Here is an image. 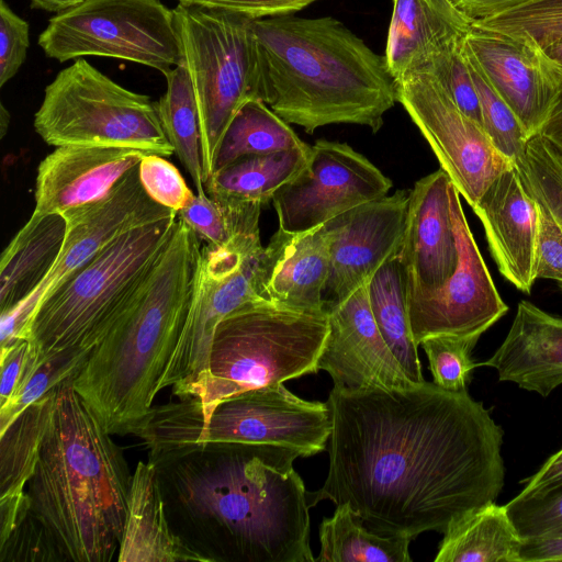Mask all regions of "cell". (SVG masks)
Wrapping results in <instances>:
<instances>
[{
    "instance_id": "54",
    "label": "cell",
    "mask_w": 562,
    "mask_h": 562,
    "mask_svg": "<svg viewBox=\"0 0 562 562\" xmlns=\"http://www.w3.org/2000/svg\"><path fill=\"white\" fill-rule=\"evenodd\" d=\"M562 153V150H560Z\"/></svg>"
},
{
    "instance_id": "5",
    "label": "cell",
    "mask_w": 562,
    "mask_h": 562,
    "mask_svg": "<svg viewBox=\"0 0 562 562\" xmlns=\"http://www.w3.org/2000/svg\"><path fill=\"white\" fill-rule=\"evenodd\" d=\"M201 249V238L178 217L145 284L74 379L111 435L130 434L153 407L187 321Z\"/></svg>"
},
{
    "instance_id": "19",
    "label": "cell",
    "mask_w": 562,
    "mask_h": 562,
    "mask_svg": "<svg viewBox=\"0 0 562 562\" xmlns=\"http://www.w3.org/2000/svg\"><path fill=\"white\" fill-rule=\"evenodd\" d=\"M463 52L514 111L529 138L541 133L562 77L540 50L507 35L471 25Z\"/></svg>"
},
{
    "instance_id": "6",
    "label": "cell",
    "mask_w": 562,
    "mask_h": 562,
    "mask_svg": "<svg viewBox=\"0 0 562 562\" xmlns=\"http://www.w3.org/2000/svg\"><path fill=\"white\" fill-rule=\"evenodd\" d=\"M328 330L327 312H296L268 301L245 305L216 326L201 386L170 409L203 425L224 400L316 373Z\"/></svg>"
},
{
    "instance_id": "17",
    "label": "cell",
    "mask_w": 562,
    "mask_h": 562,
    "mask_svg": "<svg viewBox=\"0 0 562 562\" xmlns=\"http://www.w3.org/2000/svg\"><path fill=\"white\" fill-rule=\"evenodd\" d=\"M408 201L409 191L397 190L324 224L331 239L329 273L323 291L326 312L369 283L383 263L400 254Z\"/></svg>"
},
{
    "instance_id": "20",
    "label": "cell",
    "mask_w": 562,
    "mask_h": 562,
    "mask_svg": "<svg viewBox=\"0 0 562 562\" xmlns=\"http://www.w3.org/2000/svg\"><path fill=\"white\" fill-rule=\"evenodd\" d=\"M145 154L123 147H56L38 165L32 214H64L102 200Z\"/></svg>"
},
{
    "instance_id": "22",
    "label": "cell",
    "mask_w": 562,
    "mask_h": 562,
    "mask_svg": "<svg viewBox=\"0 0 562 562\" xmlns=\"http://www.w3.org/2000/svg\"><path fill=\"white\" fill-rule=\"evenodd\" d=\"M499 273L529 294L535 277L538 203L514 165L498 175L472 207Z\"/></svg>"
},
{
    "instance_id": "23",
    "label": "cell",
    "mask_w": 562,
    "mask_h": 562,
    "mask_svg": "<svg viewBox=\"0 0 562 562\" xmlns=\"http://www.w3.org/2000/svg\"><path fill=\"white\" fill-rule=\"evenodd\" d=\"M330 240L325 225L300 233L278 228L263 250L268 300L296 312H326L323 291L329 273Z\"/></svg>"
},
{
    "instance_id": "15",
    "label": "cell",
    "mask_w": 562,
    "mask_h": 562,
    "mask_svg": "<svg viewBox=\"0 0 562 562\" xmlns=\"http://www.w3.org/2000/svg\"><path fill=\"white\" fill-rule=\"evenodd\" d=\"M392 181L346 143L318 139L307 165L272 196L279 228L307 232L387 195Z\"/></svg>"
},
{
    "instance_id": "34",
    "label": "cell",
    "mask_w": 562,
    "mask_h": 562,
    "mask_svg": "<svg viewBox=\"0 0 562 562\" xmlns=\"http://www.w3.org/2000/svg\"><path fill=\"white\" fill-rule=\"evenodd\" d=\"M284 120L263 101L243 104L227 126L214 160L213 173L235 160L305 146ZM213 176V175H212Z\"/></svg>"
},
{
    "instance_id": "16",
    "label": "cell",
    "mask_w": 562,
    "mask_h": 562,
    "mask_svg": "<svg viewBox=\"0 0 562 562\" xmlns=\"http://www.w3.org/2000/svg\"><path fill=\"white\" fill-rule=\"evenodd\" d=\"M449 195L458 263L440 288L407 290L409 324L417 345L435 335L481 336L508 311L479 250L453 183Z\"/></svg>"
},
{
    "instance_id": "21",
    "label": "cell",
    "mask_w": 562,
    "mask_h": 562,
    "mask_svg": "<svg viewBox=\"0 0 562 562\" xmlns=\"http://www.w3.org/2000/svg\"><path fill=\"white\" fill-rule=\"evenodd\" d=\"M441 168L417 180L409 191L406 231L398 257L407 290L440 288L458 263L449 189Z\"/></svg>"
},
{
    "instance_id": "7",
    "label": "cell",
    "mask_w": 562,
    "mask_h": 562,
    "mask_svg": "<svg viewBox=\"0 0 562 562\" xmlns=\"http://www.w3.org/2000/svg\"><path fill=\"white\" fill-rule=\"evenodd\" d=\"M177 220L125 232L43 299L26 337L36 366L66 350H93L145 284Z\"/></svg>"
},
{
    "instance_id": "47",
    "label": "cell",
    "mask_w": 562,
    "mask_h": 562,
    "mask_svg": "<svg viewBox=\"0 0 562 562\" xmlns=\"http://www.w3.org/2000/svg\"><path fill=\"white\" fill-rule=\"evenodd\" d=\"M525 484L519 496H528L543 492L562 483V449L551 456L543 465L530 477L521 481Z\"/></svg>"
},
{
    "instance_id": "29",
    "label": "cell",
    "mask_w": 562,
    "mask_h": 562,
    "mask_svg": "<svg viewBox=\"0 0 562 562\" xmlns=\"http://www.w3.org/2000/svg\"><path fill=\"white\" fill-rule=\"evenodd\" d=\"M311 147L306 144L300 148L239 158L214 172L205 191L221 204L263 205L307 165Z\"/></svg>"
},
{
    "instance_id": "37",
    "label": "cell",
    "mask_w": 562,
    "mask_h": 562,
    "mask_svg": "<svg viewBox=\"0 0 562 562\" xmlns=\"http://www.w3.org/2000/svg\"><path fill=\"white\" fill-rule=\"evenodd\" d=\"M92 350L70 349L41 361L23 380L10 402L0 407V434L30 405L53 391L67 379H75Z\"/></svg>"
},
{
    "instance_id": "44",
    "label": "cell",
    "mask_w": 562,
    "mask_h": 562,
    "mask_svg": "<svg viewBox=\"0 0 562 562\" xmlns=\"http://www.w3.org/2000/svg\"><path fill=\"white\" fill-rule=\"evenodd\" d=\"M537 203L535 277L554 280L562 285V228L551 212L542 203Z\"/></svg>"
},
{
    "instance_id": "40",
    "label": "cell",
    "mask_w": 562,
    "mask_h": 562,
    "mask_svg": "<svg viewBox=\"0 0 562 562\" xmlns=\"http://www.w3.org/2000/svg\"><path fill=\"white\" fill-rule=\"evenodd\" d=\"M505 507L521 540L562 535V483L532 495H517Z\"/></svg>"
},
{
    "instance_id": "30",
    "label": "cell",
    "mask_w": 562,
    "mask_h": 562,
    "mask_svg": "<svg viewBox=\"0 0 562 562\" xmlns=\"http://www.w3.org/2000/svg\"><path fill=\"white\" fill-rule=\"evenodd\" d=\"M435 562H518L521 539L505 505L469 513L443 533Z\"/></svg>"
},
{
    "instance_id": "51",
    "label": "cell",
    "mask_w": 562,
    "mask_h": 562,
    "mask_svg": "<svg viewBox=\"0 0 562 562\" xmlns=\"http://www.w3.org/2000/svg\"><path fill=\"white\" fill-rule=\"evenodd\" d=\"M32 9H40L47 12L60 13L68 10L83 0H30Z\"/></svg>"
},
{
    "instance_id": "31",
    "label": "cell",
    "mask_w": 562,
    "mask_h": 562,
    "mask_svg": "<svg viewBox=\"0 0 562 562\" xmlns=\"http://www.w3.org/2000/svg\"><path fill=\"white\" fill-rule=\"evenodd\" d=\"M372 315L387 346L414 383L424 382L408 317L407 282L397 256L389 259L368 283Z\"/></svg>"
},
{
    "instance_id": "45",
    "label": "cell",
    "mask_w": 562,
    "mask_h": 562,
    "mask_svg": "<svg viewBox=\"0 0 562 562\" xmlns=\"http://www.w3.org/2000/svg\"><path fill=\"white\" fill-rule=\"evenodd\" d=\"M187 5L220 9L258 20L293 14L317 0H178Z\"/></svg>"
},
{
    "instance_id": "18",
    "label": "cell",
    "mask_w": 562,
    "mask_h": 562,
    "mask_svg": "<svg viewBox=\"0 0 562 562\" xmlns=\"http://www.w3.org/2000/svg\"><path fill=\"white\" fill-rule=\"evenodd\" d=\"M329 330L318 370L333 379L334 389L404 390L416 385L384 340L372 315L368 283L327 310Z\"/></svg>"
},
{
    "instance_id": "39",
    "label": "cell",
    "mask_w": 562,
    "mask_h": 562,
    "mask_svg": "<svg viewBox=\"0 0 562 562\" xmlns=\"http://www.w3.org/2000/svg\"><path fill=\"white\" fill-rule=\"evenodd\" d=\"M480 337L435 335L422 340L436 385L451 392L467 390L470 372L477 367L471 353Z\"/></svg>"
},
{
    "instance_id": "53",
    "label": "cell",
    "mask_w": 562,
    "mask_h": 562,
    "mask_svg": "<svg viewBox=\"0 0 562 562\" xmlns=\"http://www.w3.org/2000/svg\"><path fill=\"white\" fill-rule=\"evenodd\" d=\"M0 108H1L0 122H1V131H2V135H3L7 130V126L9 125L10 114L3 104H1Z\"/></svg>"
},
{
    "instance_id": "13",
    "label": "cell",
    "mask_w": 562,
    "mask_h": 562,
    "mask_svg": "<svg viewBox=\"0 0 562 562\" xmlns=\"http://www.w3.org/2000/svg\"><path fill=\"white\" fill-rule=\"evenodd\" d=\"M177 212L153 201L145 192L138 166L102 200L61 214L67 234L57 262L25 300L0 316V350L26 339L29 325L40 303L125 232Z\"/></svg>"
},
{
    "instance_id": "10",
    "label": "cell",
    "mask_w": 562,
    "mask_h": 562,
    "mask_svg": "<svg viewBox=\"0 0 562 562\" xmlns=\"http://www.w3.org/2000/svg\"><path fill=\"white\" fill-rule=\"evenodd\" d=\"M34 128L48 145L123 147L175 154L157 102L114 82L83 58L60 70L45 88Z\"/></svg>"
},
{
    "instance_id": "2",
    "label": "cell",
    "mask_w": 562,
    "mask_h": 562,
    "mask_svg": "<svg viewBox=\"0 0 562 562\" xmlns=\"http://www.w3.org/2000/svg\"><path fill=\"white\" fill-rule=\"evenodd\" d=\"M203 460L171 465L177 498L206 526L216 561L312 562L310 501L293 463L274 445L221 442Z\"/></svg>"
},
{
    "instance_id": "3",
    "label": "cell",
    "mask_w": 562,
    "mask_h": 562,
    "mask_svg": "<svg viewBox=\"0 0 562 562\" xmlns=\"http://www.w3.org/2000/svg\"><path fill=\"white\" fill-rule=\"evenodd\" d=\"M55 402L34 473L27 519L58 559L110 562L119 553L132 476L120 448L74 387Z\"/></svg>"
},
{
    "instance_id": "38",
    "label": "cell",
    "mask_w": 562,
    "mask_h": 562,
    "mask_svg": "<svg viewBox=\"0 0 562 562\" xmlns=\"http://www.w3.org/2000/svg\"><path fill=\"white\" fill-rule=\"evenodd\" d=\"M465 58L477 91L483 128L493 145L515 164L525 155L529 136L514 111L496 92L481 69L470 58Z\"/></svg>"
},
{
    "instance_id": "12",
    "label": "cell",
    "mask_w": 562,
    "mask_h": 562,
    "mask_svg": "<svg viewBox=\"0 0 562 562\" xmlns=\"http://www.w3.org/2000/svg\"><path fill=\"white\" fill-rule=\"evenodd\" d=\"M38 45L59 63L112 57L164 76L182 61L173 9L160 0H83L50 18Z\"/></svg>"
},
{
    "instance_id": "48",
    "label": "cell",
    "mask_w": 562,
    "mask_h": 562,
    "mask_svg": "<svg viewBox=\"0 0 562 562\" xmlns=\"http://www.w3.org/2000/svg\"><path fill=\"white\" fill-rule=\"evenodd\" d=\"M562 561V535L521 540L518 562Z\"/></svg>"
},
{
    "instance_id": "42",
    "label": "cell",
    "mask_w": 562,
    "mask_h": 562,
    "mask_svg": "<svg viewBox=\"0 0 562 562\" xmlns=\"http://www.w3.org/2000/svg\"><path fill=\"white\" fill-rule=\"evenodd\" d=\"M138 177L153 201L177 213L194 196L179 170L164 156L145 154L138 165Z\"/></svg>"
},
{
    "instance_id": "50",
    "label": "cell",
    "mask_w": 562,
    "mask_h": 562,
    "mask_svg": "<svg viewBox=\"0 0 562 562\" xmlns=\"http://www.w3.org/2000/svg\"><path fill=\"white\" fill-rule=\"evenodd\" d=\"M540 134L559 150H562V85L555 104Z\"/></svg>"
},
{
    "instance_id": "33",
    "label": "cell",
    "mask_w": 562,
    "mask_h": 562,
    "mask_svg": "<svg viewBox=\"0 0 562 562\" xmlns=\"http://www.w3.org/2000/svg\"><path fill=\"white\" fill-rule=\"evenodd\" d=\"M165 77L167 90L157 102L160 123L175 154L191 177L196 193H205L199 112L183 60Z\"/></svg>"
},
{
    "instance_id": "43",
    "label": "cell",
    "mask_w": 562,
    "mask_h": 562,
    "mask_svg": "<svg viewBox=\"0 0 562 562\" xmlns=\"http://www.w3.org/2000/svg\"><path fill=\"white\" fill-rule=\"evenodd\" d=\"M29 23L0 0V87L20 70L30 46Z\"/></svg>"
},
{
    "instance_id": "41",
    "label": "cell",
    "mask_w": 562,
    "mask_h": 562,
    "mask_svg": "<svg viewBox=\"0 0 562 562\" xmlns=\"http://www.w3.org/2000/svg\"><path fill=\"white\" fill-rule=\"evenodd\" d=\"M463 41L453 48L436 56L419 72L432 76L456 105L483 127L480 100L463 53Z\"/></svg>"
},
{
    "instance_id": "26",
    "label": "cell",
    "mask_w": 562,
    "mask_h": 562,
    "mask_svg": "<svg viewBox=\"0 0 562 562\" xmlns=\"http://www.w3.org/2000/svg\"><path fill=\"white\" fill-rule=\"evenodd\" d=\"M117 561H213L209 555L189 547L172 531L167 519L159 469L149 461H138L132 474Z\"/></svg>"
},
{
    "instance_id": "14",
    "label": "cell",
    "mask_w": 562,
    "mask_h": 562,
    "mask_svg": "<svg viewBox=\"0 0 562 562\" xmlns=\"http://www.w3.org/2000/svg\"><path fill=\"white\" fill-rule=\"evenodd\" d=\"M400 102L436 155L440 168L473 207L490 183L515 164L465 115L441 85L418 72L395 80Z\"/></svg>"
},
{
    "instance_id": "32",
    "label": "cell",
    "mask_w": 562,
    "mask_h": 562,
    "mask_svg": "<svg viewBox=\"0 0 562 562\" xmlns=\"http://www.w3.org/2000/svg\"><path fill=\"white\" fill-rule=\"evenodd\" d=\"M348 504L336 505L319 525V554L315 561L409 562L411 539L381 535L362 526Z\"/></svg>"
},
{
    "instance_id": "27",
    "label": "cell",
    "mask_w": 562,
    "mask_h": 562,
    "mask_svg": "<svg viewBox=\"0 0 562 562\" xmlns=\"http://www.w3.org/2000/svg\"><path fill=\"white\" fill-rule=\"evenodd\" d=\"M55 389L30 405L0 434V546L29 514L26 485L49 424Z\"/></svg>"
},
{
    "instance_id": "11",
    "label": "cell",
    "mask_w": 562,
    "mask_h": 562,
    "mask_svg": "<svg viewBox=\"0 0 562 562\" xmlns=\"http://www.w3.org/2000/svg\"><path fill=\"white\" fill-rule=\"evenodd\" d=\"M259 217L245 222L223 245L202 244L187 321L159 382L179 398L192 397L203 383L218 323L236 310L268 301L263 283Z\"/></svg>"
},
{
    "instance_id": "46",
    "label": "cell",
    "mask_w": 562,
    "mask_h": 562,
    "mask_svg": "<svg viewBox=\"0 0 562 562\" xmlns=\"http://www.w3.org/2000/svg\"><path fill=\"white\" fill-rule=\"evenodd\" d=\"M30 355V342L22 339L10 348L0 351V407L15 395L25 375Z\"/></svg>"
},
{
    "instance_id": "28",
    "label": "cell",
    "mask_w": 562,
    "mask_h": 562,
    "mask_svg": "<svg viewBox=\"0 0 562 562\" xmlns=\"http://www.w3.org/2000/svg\"><path fill=\"white\" fill-rule=\"evenodd\" d=\"M67 234L61 214H32L1 254L0 311L31 295L57 262Z\"/></svg>"
},
{
    "instance_id": "24",
    "label": "cell",
    "mask_w": 562,
    "mask_h": 562,
    "mask_svg": "<svg viewBox=\"0 0 562 562\" xmlns=\"http://www.w3.org/2000/svg\"><path fill=\"white\" fill-rule=\"evenodd\" d=\"M481 366L495 369L499 381L547 397L562 384V317L520 301L504 341Z\"/></svg>"
},
{
    "instance_id": "52",
    "label": "cell",
    "mask_w": 562,
    "mask_h": 562,
    "mask_svg": "<svg viewBox=\"0 0 562 562\" xmlns=\"http://www.w3.org/2000/svg\"><path fill=\"white\" fill-rule=\"evenodd\" d=\"M541 53L562 77V40L546 47Z\"/></svg>"
},
{
    "instance_id": "36",
    "label": "cell",
    "mask_w": 562,
    "mask_h": 562,
    "mask_svg": "<svg viewBox=\"0 0 562 562\" xmlns=\"http://www.w3.org/2000/svg\"><path fill=\"white\" fill-rule=\"evenodd\" d=\"M515 166L527 191L551 212L562 228V153L539 133L529 138L525 155Z\"/></svg>"
},
{
    "instance_id": "4",
    "label": "cell",
    "mask_w": 562,
    "mask_h": 562,
    "mask_svg": "<svg viewBox=\"0 0 562 562\" xmlns=\"http://www.w3.org/2000/svg\"><path fill=\"white\" fill-rule=\"evenodd\" d=\"M260 100L313 134L330 124L376 133L396 101L385 57L333 16L254 20Z\"/></svg>"
},
{
    "instance_id": "8",
    "label": "cell",
    "mask_w": 562,
    "mask_h": 562,
    "mask_svg": "<svg viewBox=\"0 0 562 562\" xmlns=\"http://www.w3.org/2000/svg\"><path fill=\"white\" fill-rule=\"evenodd\" d=\"M331 430L327 403L300 398L280 383L224 400L203 425L183 422L168 404L153 406L133 434L162 469L221 442L274 445L306 458L325 450Z\"/></svg>"
},
{
    "instance_id": "1",
    "label": "cell",
    "mask_w": 562,
    "mask_h": 562,
    "mask_svg": "<svg viewBox=\"0 0 562 562\" xmlns=\"http://www.w3.org/2000/svg\"><path fill=\"white\" fill-rule=\"evenodd\" d=\"M326 403L329 467L311 507L348 504L374 532L412 540L445 533L501 493L503 430L468 390L333 387Z\"/></svg>"
},
{
    "instance_id": "9",
    "label": "cell",
    "mask_w": 562,
    "mask_h": 562,
    "mask_svg": "<svg viewBox=\"0 0 562 562\" xmlns=\"http://www.w3.org/2000/svg\"><path fill=\"white\" fill-rule=\"evenodd\" d=\"M173 13L182 60L195 94L206 184L231 121L244 103L260 100L254 19L182 3Z\"/></svg>"
},
{
    "instance_id": "25",
    "label": "cell",
    "mask_w": 562,
    "mask_h": 562,
    "mask_svg": "<svg viewBox=\"0 0 562 562\" xmlns=\"http://www.w3.org/2000/svg\"><path fill=\"white\" fill-rule=\"evenodd\" d=\"M472 22L452 0H393L385 63L394 80L422 71L459 45Z\"/></svg>"
},
{
    "instance_id": "35",
    "label": "cell",
    "mask_w": 562,
    "mask_h": 562,
    "mask_svg": "<svg viewBox=\"0 0 562 562\" xmlns=\"http://www.w3.org/2000/svg\"><path fill=\"white\" fill-rule=\"evenodd\" d=\"M472 25L507 35L541 52L562 40V0H532Z\"/></svg>"
},
{
    "instance_id": "49",
    "label": "cell",
    "mask_w": 562,
    "mask_h": 562,
    "mask_svg": "<svg viewBox=\"0 0 562 562\" xmlns=\"http://www.w3.org/2000/svg\"><path fill=\"white\" fill-rule=\"evenodd\" d=\"M532 0H452L458 9L473 23Z\"/></svg>"
}]
</instances>
